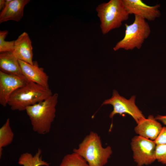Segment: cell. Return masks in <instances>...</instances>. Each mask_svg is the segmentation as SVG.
<instances>
[{"label": "cell", "mask_w": 166, "mask_h": 166, "mask_svg": "<svg viewBox=\"0 0 166 166\" xmlns=\"http://www.w3.org/2000/svg\"><path fill=\"white\" fill-rule=\"evenodd\" d=\"M129 14H133L148 21H154L160 15V5H148L141 0H123Z\"/></svg>", "instance_id": "9c48e42d"}, {"label": "cell", "mask_w": 166, "mask_h": 166, "mask_svg": "<svg viewBox=\"0 0 166 166\" xmlns=\"http://www.w3.org/2000/svg\"><path fill=\"white\" fill-rule=\"evenodd\" d=\"M14 133L10 126V119L8 118L0 128V157L2 155L3 148L10 144L14 137Z\"/></svg>", "instance_id": "2e32d148"}, {"label": "cell", "mask_w": 166, "mask_h": 166, "mask_svg": "<svg viewBox=\"0 0 166 166\" xmlns=\"http://www.w3.org/2000/svg\"><path fill=\"white\" fill-rule=\"evenodd\" d=\"M27 82L24 77L6 74L0 71V104L3 107L6 106L12 93Z\"/></svg>", "instance_id": "ba28073f"}, {"label": "cell", "mask_w": 166, "mask_h": 166, "mask_svg": "<svg viewBox=\"0 0 166 166\" xmlns=\"http://www.w3.org/2000/svg\"><path fill=\"white\" fill-rule=\"evenodd\" d=\"M22 75L28 81L32 82L49 88V76L43 68L39 67L36 61L31 64L18 60Z\"/></svg>", "instance_id": "30bf717a"}, {"label": "cell", "mask_w": 166, "mask_h": 166, "mask_svg": "<svg viewBox=\"0 0 166 166\" xmlns=\"http://www.w3.org/2000/svg\"><path fill=\"white\" fill-rule=\"evenodd\" d=\"M156 156L159 162L166 164V144L156 145Z\"/></svg>", "instance_id": "d6986e66"}, {"label": "cell", "mask_w": 166, "mask_h": 166, "mask_svg": "<svg viewBox=\"0 0 166 166\" xmlns=\"http://www.w3.org/2000/svg\"><path fill=\"white\" fill-rule=\"evenodd\" d=\"M73 152L83 157L89 166H104L113 153L111 147L103 148L100 137L96 132H91Z\"/></svg>", "instance_id": "3957f363"}, {"label": "cell", "mask_w": 166, "mask_h": 166, "mask_svg": "<svg viewBox=\"0 0 166 166\" xmlns=\"http://www.w3.org/2000/svg\"><path fill=\"white\" fill-rule=\"evenodd\" d=\"M8 33L7 30L0 31V53L12 52L14 49L15 40L5 41V39Z\"/></svg>", "instance_id": "ac0fdd59"}, {"label": "cell", "mask_w": 166, "mask_h": 166, "mask_svg": "<svg viewBox=\"0 0 166 166\" xmlns=\"http://www.w3.org/2000/svg\"><path fill=\"white\" fill-rule=\"evenodd\" d=\"M0 71L6 74L24 77L18 60L11 52L0 53Z\"/></svg>", "instance_id": "5bb4252c"}, {"label": "cell", "mask_w": 166, "mask_h": 166, "mask_svg": "<svg viewBox=\"0 0 166 166\" xmlns=\"http://www.w3.org/2000/svg\"><path fill=\"white\" fill-rule=\"evenodd\" d=\"M155 118L157 121L158 120L160 121L166 126V115L162 116L158 115Z\"/></svg>", "instance_id": "44dd1931"}, {"label": "cell", "mask_w": 166, "mask_h": 166, "mask_svg": "<svg viewBox=\"0 0 166 166\" xmlns=\"http://www.w3.org/2000/svg\"><path fill=\"white\" fill-rule=\"evenodd\" d=\"M131 144L133 159L138 166L150 164L156 160L155 141L138 135L132 138Z\"/></svg>", "instance_id": "52a82bcc"}, {"label": "cell", "mask_w": 166, "mask_h": 166, "mask_svg": "<svg viewBox=\"0 0 166 166\" xmlns=\"http://www.w3.org/2000/svg\"><path fill=\"white\" fill-rule=\"evenodd\" d=\"M29 0H12L2 10L0 14V23L9 20L20 21L23 16L25 6Z\"/></svg>", "instance_id": "4fadbf2b"}, {"label": "cell", "mask_w": 166, "mask_h": 166, "mask_svg": "<svg viewBox=\"0 0 166 166\" xmlns=\"http://www.w3.org/2000/svg\"><path fill=\"white\" fill-rule=\"evenodd\" d=\"M96 11L104 35L120 28L122 22L128 19L129 15L123 0H110L107 2L101 3L97 6Z\"/></svg>", "instance_id": "277c9868"}, {"label": "cell", "mask_w": 166, "mask_h": 166, "mask_svg": "<svg viewBox=\"0 0 166 166\" xmlns=\"http://www.w3.org/2000/svg\"><path fill=\"white\" fill-rule=\"evenodd\" d=\"M53 94L49 88L28 81L12 93L8 105L13 110H25L27 107L44 101Z\"/></svg>", "instance_id": "7a4b0ae2"}, {"label": "cell", "mask_w": 166, "mask_h": 166, "mask_svg": "<svg viewBox=\"0 0 166 166\" xmlns=\"http://www.w3.org/2000/svg\"><path fill=\"white\" fill-rule=\"evenodd\" d=\"M155 141L156 145L166 144V126L163 127L161 132Z\"/></svg>", "instance_id": "ffe728a7"}, {"label": "cell", "mask_w": 166, "mask_h": 166, "mask_svg": "<svg viewBox=\"0 0 166 166\" xmlns=\"http://www.w3.org/2000/svg\"><path fill=\"white\" fill-rule=\"evenodd\" d=\"M163 127L155 117L149 115L147 118L141 119L134 128L136 133L139 136L155 141L161 132Z\"/></svg>", "instance_id": "8fae6325"}, {"label": "cell", "mask_w": 166, "mask_h": 166, "mask_svg": "<svg viewBox=\"0 0 166 166\" xmlns=\"http://www.w3.org/2000/svg\"><path fill=\"white\" fill-rule=\"evenodd\" d=\"M135 99L136 96L133 95L127 99L121 96L117 91L114 90L112 97L105 100L102 105H109L113 106V110L109 115L110 118H113L117 114L122 115L127 114L131 116L137 124L145 117L136 105Z\"/></svg>", "instance_id": "8992f818"}, {"label": "cell", "mask_w": 166, "mask_h": 166, "mask_svg": "<svg viewBox=\"0 0 166 166\" xmlns=\"http://www.w3.org/2000/svg\"><path fill=\"white\" fill-rule=\"evenodd\" d=\"M5 6V0H0V10H2Z\"/></svg>", "instance_id": "7402d4cb"}, {"label": "cell", "mask_w": 166, "mask_h": 166, "mask_svg": "<svg viewBox=\"0 0 166 166\" xmlns=\"http://www.w3.org/2000/svg\"><path fill=\"white\" fill-rule=\"evenodd\" d=\"M125 30L124 37L118 42L113 48L114 51L123 49L132 50L140 49L145 40L149 36L151 29L148 23L142 17L135 16L131 24H125Z\"/></svg>", "instance_id": "5b68a950"}, {"label": "cell", "mask_w": 166, "mask_h": 166, "mask_svg": "<svg viewBox=\"0 0 166 166\" xmlns=\"http://www.w3.org/2000/svg\"><path fill=\"white\" fill-rule=\"evenodd\" d=\"M59 166H89L85 160L77 154L73 152L63 158Z\"/></svg>", "instance_id": "e0dca14e"}, {"label": "cell", "mask_w": 166, "mask_h": 166, "mask_svg": "<svg viewBox=\"0 0 166 166\" xmlns=\"http://www.w3.org/2000/svg\"><path fill=\"white\" fill-rule=\"evenodd\" d=\"M41 150L39 149L34 155L26 152L21 154L18 159V163L22 166H49V164L42 160Z\"/></svg>", "instance_id": "9a60e30c"}, {"label": "cell", "mask_w": 166, "mask_h": 166, "mask_svg": "<svg viewBox=\"0 0 166 166\" xmlns=\"http://www.w3.org/2000/svg\"><path fill=\"white\" fill-rule=\"evenodd\" d=\"M18 60L33 64V52L32 42L28 34L24 32L15 40L12 52Z\"/></svg>", "instance_id": "7c38bea8"}, {"label": "cell", "mask_w": 166, "mask_h": 166, "mask_svg": "<svg viewBox=\"0 0 166 166\" xmlns=\"http://www.w3.org/2000/svg\"><path fill=\"white\" fill-rule=\"evenodd\" d=\"M57 93L44 101L26 108L33 130L40 134L48 133L56 116V107L58 102Z\"/></svg>", "instance_id": "6da1fadb"}]
</instances>
